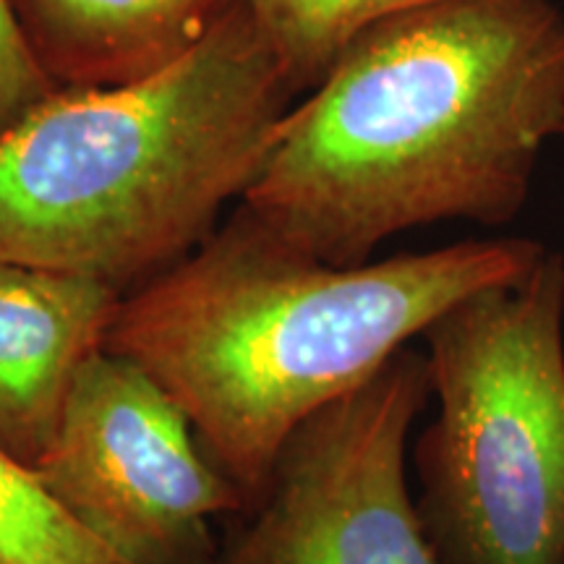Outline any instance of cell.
<instances>
[{"label":"cell","instance_id":"cell-1","mask_svg":"<svg viewBox=\"0 0 564 564\" xmlns=\"http://www.w3.org/2000/svg\"><path fill=\"white\" fill-rule=\"evenodd\" d=\"M564 137V11L552 0H442L394 13L282 118L241 204L333 267L400 232L507 225Z\"/></svg>","mask_w":564,"mask_h":564},{"label":"cell","instance_id":"cell-2","mask_svg":"<svg viewBox=\"0 0 564 564\" xmlns=\"http://www.w3.org/2000/svg\"><path fill=\"white\" fill-rule=\"evenodd\" d=\"M544 243L470 238L333 267L238 204L202 246L126 293L108 335L165 387L220 474L257 502L288 436L434 319L523 274Z\"/></svg>","mask_w":564,"mask_h":564},{"label":"cell","instance_id":"cell-3","mask_svg":"<svg viewBox=\"0 0 564 564\" xmlns=\"http://www.w3.org/2000/svg\"><path fill=\"white\" fill-rule=\"evenodd\" d=\"M293 100L243 3L147 79L55 91L0 139V262L137 291L215 232Z\"/></svg>","mask_w":564,"mask_h":564},{"label":"cell","instance_id":"cell-4","mask_svg":"<svg viewBox=\"0 0 564 564\" xmlns=\"http://www.w3.org/2000/svg\"><path fill=\"white\" fill-rule=\"evenodd\" d=\"M421 337L436 413L411 449L413 507L436 564H564V257Z\"/></svg>","mask_w":564,"mask_h":564},{"label":"cell","instance_id":"cell-5","mask_svg":"<svg viewBox=\"0 0 564 564\" xmlns=\"http://www.w3.org/2000/svg\"><path fill=\"white\" fill-rule=\"evenodd\" d=\"M429 400L426 352L405 345L288 436L209 564H436L408 481Z\"/></svg>","mask_w":564,"mask_h":564},{"label":"cell","instance_id":"cell-6","mask_svg":"<svg viewBox=\"0 0 564 564\" xmlns=\"http://www.w3.org/2000/svg\"><path fill=\"white\" fill-rule=\"evenodd\" d=\"M34 470L129 564H209L220 546L212 520L246 510L165 387L108 348L76 377Z\"/></svg>","mask_w":564,"mask_h":564},{"label":"cell","instance_id":"cell-7","mask_svg":"<svg viewBox=\"0 0 564 564\" xmlns=\"http://www.w3.org/2000/svg\"><path fill=\"white\" fill-rule=\"evenodd\" d=\"M123 293L100 280L0 262V447L34 465L68 394L105 350Z\"/></svg>","mask_w":564,"mask_h":564},{"label":"cell","instance_id":"cell-8","mask_svg":"<svg viewBox=\"0 0 564 564\" xmlns=\"http://www.w3.org/2000/svg\"><path fill=\"white\" fill-rule=\"evenodd\" d=\"M58 89L121 87L194 51L241 0H9Z\"/></svg>","mask_w":564,"mask_h":564},{"label":"cell","instance_id":"cell-9","mask_svg":"<svg viewBox=\"0 0 564 564\" xmlns=\"http://www.w3.org/2000/svg\"><path fill=\"white\" fill-rule=\"evenodd\" d=\"M295 97L327 79L340 55L379 21L442 0H241Z\"/></svg>","mask_w":564,"mask_h":564},{"label":"cell","instance_id":"cell-10","mask_svg":"<svg viewBox=\"0 0 564 564\" xmlns=\"http://www.w3.org/2000/svg\"><path fill=\"white\" fill-rule=\"evenodd\" d=\"M0 564H129L95 539L42 484L34 465L0 447Z\"/></svg>","mask_w":564,"mask_h":564},{"label":"cell","instance_id":"cell-11","mask_svg":"<svg viewBox=\"0 0 564 564\" xmlns=\"http://www.w3.org/2000/svg\"><path fill=\"white\" fill-rule=\"evenodd\" d=\"M55 91L61 89L34 58L11 3L0 0V139Z\"/></svg>","mask_w":564,"mask_h":564}]
</instances>
